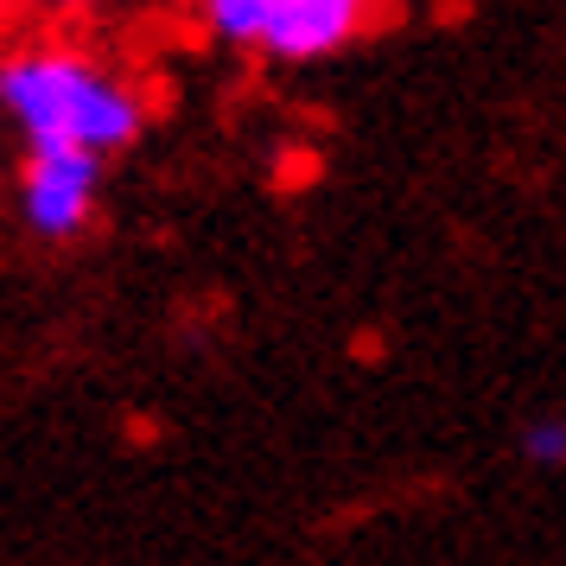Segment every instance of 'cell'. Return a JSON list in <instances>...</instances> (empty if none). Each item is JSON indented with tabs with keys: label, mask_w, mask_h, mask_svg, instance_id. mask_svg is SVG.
Masks as SVG:
<instances>
[{
	"label": "cell",
	"mask_w": 566,
	"mask_h": 566,
	"mask_svg": "<svg viewBox=\"0 0 566 566\" xmlns=\"http://www.w3.org/2000/svg\"><path fill=\"white\" fill-rule=\"evenodd\" d=\"M0 103L27 128V147H77V154H122L147 108L128 83H115L77 52H20L0 64Z\"/></svg>",
	"instance_id": "6da1fadb"
},
{
	"label": "cell",
	"mask_w": 566,
	"mask_h": 566,
	"mask_svg": "<svg viewBox=\"0 0 566 566\" xmlns=\"http://www.w3.org/2000/svg\"><path fill=\"white\" fill-rule=\"evenodd\" d=\"M205 20L217 39H235V45H261L268 57H332L344 52L363 32L357 0H210Z\"/></svg>",
	"instance_id": "7a4b0ae2"
},
{
	"label": "cell",
	"mask_w": 566,
	"mask_h": 566,
	"mask_svg": "<svg viewBox=\"0 0 566 566\" xmlns=\"http://www.w3.org/2000/svg\"><path fill=\"white\" fill-rule=\"evenodd\" d=\"M96 172L103 159L77 154V147H27V223L39 235H71L90 223L96 210Z\"/></svg>",
	"instance_id": "3957f363"
},
{
	"label": "cell",
	"mask_w": 566,
	"mask_h": 566,
	"mask_svg": "<svg viewBox=\"0 0 566 566\" xmlns=\"http://www.w3.org/2000/svg\"><path fill=\"white\" fill-rule=\"evenodd\" d=\"M522 459L528 464H566V420H535L522 433Z\"/></svg>",
	"instance_id": "277c9868"
},
{
	"label": "cell",
	"mask_w": 566,
	"mask_h": 566,
	"mask_svg": "<svg viewBox=\"0 0 566 566\" xmlns=\"http://www.w3.org/2000/svg\"><path fill=\"white\" fill-rule=\"evenodd\" d=\"M0 27H7V7H0Z\"/></svg>",
	"instance_id": "5b68a950"
}]
</instances>
